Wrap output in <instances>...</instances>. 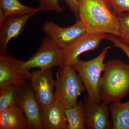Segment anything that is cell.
<instances>
[{"mask_svg":"<svg viewBox=\"0 0 129 129\" xmlns=\"http://www.w3.org/2000/svg\"><path fill=\"white\" fill-rule=\"evenodd\" d=\"M78 18L88 33L109 34L118 37V16L108 0H80Z\"/></svg>","mask_w":129,"mask_h":129,"instance_id":"obj_1","label":"cell"},{"mask_svg":"<svg viewBox=\"0 0 129 129\" xmlns=\"http://www.w3.org/2000/svg\"><path fill=\"white\" fill-rule=\"evenodd\" d=\"M102 101L108 104L121 101L129 94V64L113 60L105 63L99 83Z\"/></svg>","mask_w":129,"mask_h":129,"instance_id":"obj_2","label":"cell"},{"mask_svg":"<svg viewBox=\"0 0 129 129\" xmlns=\"http://www.w3.org/2000/svg\"><path fill=\"white\" fill-rule=\"evenodd\" d=\"M111 47L104 48L97 56L88 61L78 59L73 67L83 81L90 100L96 103L101 102L99 91V83L104 70V60Z\"/></svg>","mask_w":129,"mask_h":129,"instance_id":"obj_3","label":"cell"},{"mask_svg":"<svg viewBox=\"0 0 129 129\" xmlns=\"http://www.w3.org/2000/svg\"><path fill=\"white\" fill-rule=\"evenodd\" d=\"M85 90L83 81L73 66L60 67L57 73L55 99L66 109L75 106L78 97Z\"/></svg>","mask_w":129,"mask_h":129,"instance_id":"obj_4","label":"cell"},{"mask_svg":"<svg viewBox=\"0 0 129 129\" xmlns=\"http://www.w3.org/2000/svg\"><path fill=\"white\" fill-rule=\"evenodd\" d=\"M62 64V49L53 41L46 36L38 50L27 61L22 60L19 64L20 70L29 75L30 70L51 68Z\"/></svg>","mask_w":129,"mask_h":129,"instance_id":"obj_5","label":"cell"},{"mask_svg":"<svg viewBox=\"0 0 129 129\" xmlns=\"http://www.w3.org/2000/svg\"><path fill=\"white\" fill-rule=\"evenodd\" d=\"M29 81L38 102L43 109L54 101L56 81L51 68L30 72Z\"/></svg>","mask_w":129,"mask_h":129,"instance_id":"obj_6","label":"cell"},{"mask_svg":"<svg viewBox=\"0 0 129 129\" xmlns=\"http://www.w3.org/2000/svg\"><path fill=\"white\" fill-rule=\"evenodd\" d=\"M17 105L23 112L28 129H43L42 109L28 82L19 86Z\"/></svg>","mask_w":129,"mask_h":129,"instance_id":"obj_7","label":"cell"},{"mask_svg":"<svg viewBox=\"0 0 129 129\" xmlns=\"http://www.w3.org/2000/svg\"><path fill=\"white\" fill-rule=\"evenodd\" d=\"M108 35L86 32L71 45L62 49V64L60 67L73 66L78 60L81 54L96 49L102 41L106 40Z\"/></svg>","mask_w":129,"mask_h":129,"instance_id":"obj_8","label":"cell"},{"mask_svg":"<svg viewBox=\"0 0 129 129\" xmlns=\"http://www.w3.org/2000/svg\"><path fill=\"white\" fill-rule=\"evenodd\" d=\"M43 30L46 36L61 49L71 45L87 32L85 26L80 19L74 25L67 27L47 21L44 23Z\"/></svg>","mask_w":129,"mask_h":129,"instance_id":"obj_9","label":"cell"},{"mask_svg":"<svg viewBox=\"0 0 129 129\" xmlns=\"http://www.w3.org/2000/svg\"><path fill=\"white\" fill-rule=\"evenodd\" d=\"M22 61L8 54L0 55V89L10 85L22 86L28 82L30 75L19 68Z\"/></svg>","mask_w":129,"mask_h":129,"instance_id":"obj_10","label":"cell"},{"mask_svg":"<svg viewBox=\"0 0 129 129\" xmlns=\"http://www.w3.org/2000/svg\"><path fill=\"white\" fill-rule=\"evenodd\" d=\"M85 110V125L88 129H111L112 123L109 120V110L104 103H96L91 101L88 96L83 101Z\"/></svg>","mask_w":129,"mask_h":129,"instance_id":"obj_11","label":"cell"},{"mask_svg":"<svg viewBox=\"0 0 129 129\" xmlns=\"http://www.w3.org/2000/svg\"><path fill=\"white\" fill-rule=\"evenodd\" d=\"M34 14H24L7 17L0 25V53L8 54V43L21 34L28 20Z\"/></svg>","mask_w":129,"mask_h":129,"instance_id":"obj_12","label":"cell"},{"mask_svg":"<svg viewBox=\"0 0 129 129\" xmlns=\"http://www.w3.org/2000/svg\"><path fill=\"white\" fill-rule=\"evenodd\" d=\"M64 106L57 100L42 110L43 129H68Z\"/></svg>","mask_w":129,"mask_h":129,"instance_id":"obj_13","label":"cell"},{"mask_svg":"<svg viewBox=\"0 0 129 129\" xmlns=\"http://www.w3.org/2000/svg\"><path fill=\"white\" fill-rule=\"evenodd\" d=\"M27 129L26 118L18 105L10 106L0 112V129Z\"/></svg>","mask_w":129,"mask_h":129,"instance_id":"obj_14","label":"cell"},{"mask_svg":"<svg viewBox=\"0 0 129 129\" xmlns=\"http://www.w3.org/2000/svg\"><path fill=\"white\" fill-rule=\"evenodd\" d=\"M112 129H129V101L112 103L109 107Z\"/></svg>","mask_w":129,"mask_h":129,"instance_id":"obj_15","label":"cell"},{"mask_svg":"<svg viewBox=\"0 0 129 129\" xmlns=\"http://www.w3.org/2000/svg\"><path fill=\"white\" fill-rule=\"evenodd\" d=\"M41 11L40 7H32L24 5L19 0H0V12L6 18L11 16L34 14Z\"/></svg>","mask_w":129,"mask_h":129,"instance_id":"obj_16","label":"cell"},{"mask_svg":"<svg viewBox=\"0 0 129 129\" xmlns=\"http://www.w3.org/2000/svg\"><path fill=\"white\" fill-rule=\"evenodd\" d=\"M68 129H85V114L83 102L80 101L70 108L65 109Z\"/></svg>","mask_w":129,"mask_h":129,"instance_id":"obj_17","label":"cell"},{"mask_svg":"<svg viewBox=\"0 0 129 129\" xmlns=\"http://www.w3.org/2000/svg\"><path fill=\"white\" fill-rule=\"evenodd\" d=\"M71 11L78 18L79 8L80 0H64ZM41 10L61 13L63 9L59 5L58 0H39Z\"/></svg>","mask_w":129,"mask_h":129,"instance_id":"obj_18","label":"cell"},{"mask_svg":"<svg viewBox=\"0 0 129 129\" xmlns=\"http://www.w3.org/2000/svg\"><path fill=\"white\" fill-rule=\"evenodd\" d=\"M19 86L10 85L0 89V112L10 106L17 104Z\"/></svg>","mask_w":129,"mask_h":129,"instance_id":"obj_19","label":"cell"},{"mask_svg":"<svg viewBox=\"0 0 129 129\" xmlns=\"http://www.w3.org/2000/svg\"><path fill=\"white\" fill-rule=\"evenodd\" d=\"M119 22V39L129 46V13L118 14Z\"/></svg>","mask_w":129,"mask_h":129,"instance_id":"obj_20","label":"cell"},{"mask_svg":"<svg viewBox=\"0 0 129 129\" xmlns=\"http://www.w3.org/2000/svg\"><path fill=\"white\" fill-rule=\"evenodd\" d=\"M113 11L118 14L129 13V0H108Z\"/></svg>","mask_w":129,"mask_h":129,"instance_id":"obj_21","label":"cell"},{"mask_svg":"<svg viewBox=\"0 0 129 129\" xmlns=\"http://www.w3.org/2000/svg\"><path fill=\"white\" fill-rule=\"evenodd\" d=\"M106 40L112 42L114 46L120 48L127 56L129 60V46L125 45L117 38L116 36L112 35H108Z\"/></svg>","mask_w":129,"mask_h":129,"instance_id":"obj_22","label":"cell"}]
</instances>
